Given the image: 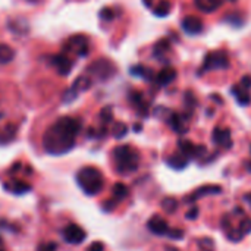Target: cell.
<instances>
[{"label": "cell", "mask_w": 251, "mask_h": 251, "mask_svg": "<svg viewBox=\"0 0 251 251\" xmlns=\"http://www.w3.org/2000/svg\"><path fill=\"white\" fill-rule=\"evenodd\" d=\"M169 238H172V240H181L185 234H184V231L182 229H179V228H175V229H169V232L166 234Z\"/></svg>", "instance_id": "obj_32"}, {"label": "cell", "mask_w": 251, "mask_h": 251, "mask_svg": "<svg viewBox=\"0 0 251 251\" xmlns=\"http://www.w3.org/2000/svg\"><path fill=\"white\" fill-rule=\"evenodd\" d=\"M229 1H235V0H229Z\"/></svg>", "instance_id": "obj_45"}, {"label": "cell", "mask_w": 251, "mask_h": 251, "mask_svg": "<svg viewBox=\"0 0 251 251\" xmlns=\"http://www.w3.org/2000/svg\"><path fill=\"white\" fill-rule=\"evenodd\" d=\"M168 124H169V125H171V128H172L175 132H178V134H185V132L188 131L185 116H182V115L171 113V118L168 119Z\"/></svg>", "instance_id": "obj_14"}, {"label": "cell", "mask_w": 251, "mask_h": 251, "mask_svg": "<svg viewBox=\"0 0 251 251\" xmlns=\"http://www.w3.org/2000/svg\"><path fill=\"white\" fill-rule=\"evenodd\" d=\"M171 9H172V4L169 0H160L157 6L154 7V15L157 18H165L171 13Z\"/></svg>", "instance_id": "obj_22"}, {"label": "cell", "mask_w": 251, "mask_h": 251, "mask_svg": "<svg viewBox=\"0 0 251 251\" xmlns=\"http://www.w3.org/2000/svg\"><path fill=\"white\" fill-rule=\"evenodd\" d=\"M176 78V71L174 68H165L163 71H160L156 76V84L160 87H166L171 82H174Z\"/></svg>", "instance_id": "obj_15"}, {"label": "cell", "mask_w": 251, "mask_h": 251, "mask_svg": "<svg viewBox=\"0 0 251 251\" xmlns=\"http://www.w3.org/2000/svg\"><path fill=\"white\" fill-rule=\"evenodd\" d=\"M81 131V121L62 116L56 119L43 135V147L51 156H62L71 151L75 146L76 135Z\"/></svg>", "instance_id": "obj_1"}, {"label": "cell", "mask_w": 251, "mask_h": 251, "mask_svg": "<svg viewBox=\"0 0 251 251\" xmlns=\"http://www.w3.org/2000/svg\"><path fill=\"white\" fill-rule=\"evenodd\" d=\"M147 228L150 229V232H153L154 235H166L169 232V226H168V222L159 216H153L149 224H147Z\"/></svg>", "instance_id": "obj_13"}, {"label": "cell", "mask_w": 251, "mask_h": 251, "mask_svg": "<svg viewBox=\"0 0 251 251\" xmlns=\"http://www.w3.org/2000/svg\"><path fill=\"white\" fill-rule=\"evenodd\" d=\"M4 188L16 196H22L28 191H31V185L22 181H13L12 184H4Z\"/></svg>", "instance_id": "obj_19"}, {"label": "cell", "mask_w": 251, "mask_h": 251, "mask_svg": "<svg viewBox=\"0 0 251 251\" xmlns=\"http://www.w3.org/2000/svg\"><path fill=\"white\" fill-rule=\"evenodd\" d=\"M199 213H200V210H199V207L197 206H193L188 212H187V215H185V218L188 219V221H194V219H197V216H199Z\"/></svg>", "instance_id": "obj_34"}, {"label": "cell", "mask_w": 251, "mask_h": 251, "mask_svg": "<svg viewBox=\"0 0 251 251\" xmlns=\"http://www.w3.org/2000/svg\"><path fill=\"white\" fill-rule=\"evenodd\" d=\"M71 50L76 51L78 56H87L88 54V38L84 35H75L68 41Z\"/></svg>", "instance_id": "obj_11"}, {"label": "cell", "mask_w": 251, "mask_h": 251, "mask_svg": "<svg viewBox=\"0 0 251 251\" xmlns=\"http://www.w3.org/2000/svg\"><path fill=\"white\" fill-rule=\"evenodd\" d=\"M63 240L66 241V243H69V244H81L85 238H87V234H85V231L81 228V226H78V225H75V224H71V225H68L65 229H63Z\"/></svg>", "instance_id": "obj_6"}, {"label": "cell", "mask_w": 251, "mask_h": 251, "mask_svg": "<svg viewBox=\"0 0 251 251\" xmlns=\"http://www.w3.org/2000/svg\"><path fill=\"white\" fill-rule=\"evenodd\" d=\"M100 116H101V121H103L104 124L110 122V121H112V107H109V106L104 107V109L101 110Z\"/></svg>", "instance_id": "obj_33"}, {"label": "cell", "mask_w": 251, "mask_h": 251, "mask_svg": "<svg viewBox=\"0 0 251 251\" xmlns=\"http://www.w3.org/2000/svg\"><path fill=\"white\" fill-rule=\"evenodd\" d=\"M178 147H179V151L187 157H200V156L206 154V147L204 146H194L188 140H179Z\"/></svg>", "instance_id": "obj_10"}, {"label": "cell", "mask_w": 251, "mask_h": 251, "mask_svg": "<svg viewBox=\"0 0 251 251\" xmlns=\"http://www.w3.org/2000/svg\"><path fill=\"white\" fill-rule=\"evenodd\" d=\"M151 1H153V0H143V3H144L147 7H151Z\"/></svg>", "instance_id": "obj_40"}, {"label": "cell", "mask_w": 251, "mask_h": 251, "mask_svg": "<svg viewBox=\"0 0 251 251\" xmlns=\"http://www.w3.org/2000/svg\"><path fill=\"white\" fill-rule=\"evenodd\" d=\"M229 68V59L225 50H216V51H210L206 54L203 65L200 68V75L203 72H210V71H219V69H226Z\"/></svg>", "instance_id": "obj_4"}, {"label": "cell", "mask_w": 251, "mask_h": 251, "mask_svg": "<svg viewBox=\"0 0 251 251\" xmlns=\"http://www.w3.org/2000/svg\"><path fill=\"white\" fill-rule=\"evenodd\" d=\"M113 160L119 174H131L138 169L140 154L131 146H118L113 150Z\"/></svg>", "instance_id": "obj_3"}, {"label": "cell", "mask_w": 251, "mask_h": 251, "mask_svg": "<svg viewBox=\"0 0 251 251\" xmlns=\"http://www.w3.org/2000/svg\"><path fill=\"white\" fill-rule=\"evenodd\" d=\"M199 247L203 251H213L215 250V243L212 238H201V240H199Z\"/></svg>", "instance_id": "obj_29"}, {"label": "cell", "mask_w": 251, "mask_h": 251, "mask_svg": "<svg viewBox=\"0 0 251 251\" xmlns=\"http://www.w3.org/2000/svg\"><path fill=\"white\" fill-rule=\"evenodd\" d=\"M0 251H3V250H1V247H0Z\"/></svg>", "instance_id": "obj_46"}, {"label": "cell", "mask_w": 251, "mask_h": 251, "mask_svg": "<svg viewBox=\"0 0 251 251\" xmlns=\"http://www.w3.org/2000/svg\"><path fill=\"white\" fill-rule=\"evenodd\" d=\"M250 151H251V147H250Z\"/></svg>", "instance_id": "obj_47"}, {"label": "cell", "mask_w": 251, "mask_h": 251, "mask_svg": "<svg viewBox=\"0 0 251 251\" xmlns=\"http://www.w3.org/2000/svg\"><path fill=\"white\" fill-rule=\"evenodd\" d=\"M126 132H128V126L125 124H122V122H118L115 125V128H113V137L118 138V140L124 138L126 135Z\"/></svg>", "instance_id": "obj_27"}, {"label": "cell", "mask_w": 251, "mask_h": 251, "mask_svg": "<svg viewBox=\"0 0 251 251\" xmlns=\"http://www.w3.org/2000/svg\"><path fill=\"white\" fill-rule=\"evenodd\" d=\"M88 251H104V244L100 243V241H96V243H93V244L90 246Z\"/></svg>", "instance_id": "obj_36"}, {"label": "cell", "mask_w": 251, "mask_h": 251, "mask_svg": "<svg viewBox=\"0 0 251 251\" xmlns=\"http://www.w3.org/2000/svg\"><path fill=\"white\" fill-rule=\"evenodd\" d=\"M232 94H234V97L237 99V103L240 104V106H243V107H246V106H249L251 101V97L250 94L247 93V90L246 88H243L241 85L240 87H234L232 88Z\"/></svg>", "instance_id": "obj_20"}, {"label": "cell", "mask_w": 251, "mask_h": 251, "mask_svg": "<svg viewBox=\"0 0 251 251\" xmlns=\"http://www.w3.org/2000/svg\"><path fill=\"white\" fill-rule=\"evenodd\" d=\"M50 63L54 66V69L57 71V74H59V75H62V76L69 75V72H71V69H72V66H74V62H72L66 54L51 56Z\"/></svg>", "instance_id": "obj_9"}, {"label": "cell", "mask_w": 251, "mask_h": 251, "mask_svg": "<svg viewBox=\"0 0 251 251\" xmlns=\"http://www.w3.org/2000/svg\"><path fill=\"white\" fill-rule=\"evenodd\" d=\"M240 231L244 234V235H249L251 234V218H244L240 224Z\"/></svg>", "instance_id": "obj_30"}, {"label": "cell", "mask_w": 251, "mask_h": 251, "mask_svg": "<svg viewBox=\"0 0 251 251\" xmlns=\"http://www.w3.org/2000/svg\"><path fill=\"white\" fill-rule=\"evenodd\" d=\"M226 237H228V240L232 241V243H240L246 235H244L240 229H229V231L226 232Z\"/></svg>", "instance_id": "obj_28"}, {"label": "cell", "mask_w": 251, "mask_h": 251, "mask_svg": "<svg viewBox=\"0 0 251 251\" xmlns=\"http://www.w3.org/2000/svg\"><path fill=\"white\" fill-rule=\"evenodd\" d=\"M166 163H168V166H171V168L175 169V171H182V169H185L187 165H188V157L184 156V154L179 151V153H176V154L169 156L168 160H166Z\"/></svg>", "instance_id": "obj_16"}, {"label": "cell", "mask_w": 251, "mask_h": 251, "mask_svg": "<svg viewBox=\"0 0 251 251\" xmlns=\"http://www.w3.org/2000/svg\"><path fill=\"white\" fill-rule=\"evenodd\" d=\"M221 193H222V187H219V185H206V187H200L197 191H194L188 200H193V201H194V200H197V199H200V197H203V196L221 194Z\"/></svg>", "instance_id": "obj_18"}, {"label": "cell", "mask_w": 251, "mask_h": 251, "mask_svg": "<svg viewBox=\"0 0 251 251\" xmlns=\"http://www.w3.org/2000/svg\"><path fill=\"white\" fill-rule=\"evenodd\" d=\"M224 0H194L196 7L204 13H212L222 6Z\"/></svg>", "instance_id": "obj_17"}, {"label": "cell", "mask_w": 251, "mask_h": 251, "mask_svg": "<svg viewBox=\"0 0 251 251\" xmlns=\"http://www.w3.org/2000/svg\"><path fill=\"white\" fill-rule=\"evenodd\" d=\"M141 128H143V126H141V124H137V125L134 126V131H135V132H140V131H141Z\"/></svg>", "instance_id": "obj_39"}, {"label": "cell", "mask_w": 251, "mask_h": 251, "mask_svg": "<svg viewBox=\"0 0 251 251\" xmlns=\"http://www.w3.org/2000/svg\"><path fill=\"white\" fill-rule=\"evenodd\" d=\"M1 246H3V243H1V238H0V247H1Z\"/></svg>", "instance_id": "obj_44"}, {"label": "cell", "mask_w": 251, "mask_h": 251, "mask_svg": "<svg viewBox=\"0 0 251 251\" xmlns=\"http://www.w3.org/2000/svg\"><path fill=\"white\" fill-rule=\"evenodd\" d=\"M129 72H131V75H134V76H140V78H143V79H147V81H150V79H151V69H149V68H144L143 65H135V66H131Z\"/></svg>", "instance_id": "obj_23"}, {"label": "cell", "mask_w": 251, "mask_h": 251, "mask_svg": "<svg viewBox=\"0 0 251 251\" xmlns=\"http://www.w3.org/2000/svg\"><path fill=\"white\" fill-rule=\"evenodd\" d=\"M103 206H104L103 209H104L106 212H110V210H113V209H115V201H106Z\"/></svg>", "instance_id": "obj_38"}, {"label": "cell", "mask_w": 251, "mask_h": 251, "mask_svg": "<svg viewBox=\"0 0 251 251\" xmlns=\"http://www.w3.org/2000/svg\"><path fill=\"white\" fill-rule=\"evenodd\" d=\"M162 207H163L165 212L174 213V212H176V209H178V201H176L174 197H166V199L162 200Z\"/></svg>", "instance_id": "obj_25"}, {"label": "cell", "mask_w": 251, "mask_h": 251, "mask_svg": "<svg viewBox=\"0 0 251 251\" xmlns=\"http://www.w3.org/2000/svg\"><path fill=\"white\" fill-rule=\"evenodd\" d=\"M247 169H249V171L251 172V162H250V163H247Z\"/></svg>", "instance_id": "obj_42"}, {"label": "cell", "mask_w": 251, "mask_h": 251, "mask_svg": "<svg viewBox=\"0 0 251 251\" xmlns=\"http://www.w3.org/2000/svg\"><path fill=\"white\" fill-rule=\"evenodd\" d=\"M87 72L96 78H99L100 81H106L110 76H113L115 74V65L112 62H109L107 59H99L96 62H93L88 68Z\"/></svg>", "instance_id": "obj_5"}, {"label": "cell", "mask_w": 251, "mask_h": 251, "mask_svg": "<svg viewBox=\"0 0 251 251\" xmlns=\"http://www.w3.org/2000/svg\"><path fill=\"white\" fill-rule=\"evenodd\" d=\"M15 57V50L7 44H0V65L10 63Z\"/></svg>", "instance_id": "obj_21"}, {"label": "cell", "mask_w": 251, "mask_h": 251, "mask_svg": "<svg viewBox=\"0 0 251 251\" xmlns=\"http://www.w3.org/2000/svg\"><path fill=\"white\" fill-rule=\"evenodd\" d=\"M38 251H56V244H44L38 249Z\"/></svg>", "instance_id": "obj_37"}, {"label": "cell", "mask_w": 251, "mask_h": 251, "mask_svg": "<svg viewBox=\"0 0 251 251\" xmlns=\"http://www.w3.org/2000/svg\"><path fill=\"white\" fill-rule=\"evenodd\" d=\"M213 143L215 144H219V146H224L225 149H231L232 147V141H231V129L228 128H215L213 131Z\"/></svg>", "instance_id": "obj_12"}, {"label": "cell", "mask_w": 251, "mask_h": 251, "mask_svg": "<svg viewBox=\"0 0 251 251\" xmlns=\"http://www.w3.org/2000/svg\"><path fill=\"white\" fill-rule=\"evenodd\" d=\"M246 201H249V204L251 206V193H250V194H247V196H246Z\"/></svg>", "instance_id": "obj_41"}, {"label": "cell", "mask_w": 251, "mask_h": 251, "mask_svg": "<svg viewBox=\"0 0 251 251\" xmlns=\"http://www.w3.org/2000/svg\"><path fill=\"white\" fill-rule=\"evenodd\" d=\"M240 85L246 90H250L251 88V76L250 75H244L240 81Z\"/></svg>", "instance_id": "obj_35"}, {"label": "cell", "mask_w": 251, "mask_h": 251, "mask_svg": "<svg viewBox=\"0 0 251 251\" xmlns=\"http://www.w3.org/2000/svg\"><path fill=\"white\" fill-rule=\"evenodd\" d=\"M90 85H91V79H90V78H87V76H79V78L74 82V85L66 91L65 101H72V100H75V99L78 97V94H81L82 91L88 90Z\"/></svg>", "instance_id": "obj_7"}, {"label": "cell", "mask_w": 251, "mask_h": 251, "mask_svg": "<svg viewBox=\"0 0 251 251\" xmlns=\"http://www.w3.org/2000/svg\"><path fill=\"white\" fill-rule=\"evenodd\" d=\"M76 182L87 196H97L104 185V178L97 168L85 166L78 171Z\"/></svg>", "instance_id": "obj_2"}, {"label": "cell", "mask_w": 251, "mask_h": 251, "mask_svg": "<svg viewBox=\"0 0 251 251\" xmlns=\"http://www.w3.org/2000/svg\"><path fill=\"white\" fill-rule=\"evenodd\" d=\"M168 251H178V249H166Z\"/></svg>", "instance_id": "obj_43"}, {"label": "cell", "mask_w": 251, "mask_h": 251, "mask_svg": "<svg viewBox=\"0 0 251 251\" xmlns=\"http://www.w3.org/2000/svg\"><path fill=\"white\" fill-rule=\"evenodd\" d=\"M128 187L122 182H118L113 185V197L116 200H124L125 197H128Z\"/></svg>", "instance_id": "obj_24"}, {"label": "cell", "mask_w": 251, "mask_h": 251, "mask_svg": "<svg viewBox=\"0 0 251 251\" xmlns=\"http://www.w3.org/2000/svg\"><path fill=\"white\" fill-rule=\"evenodd\" d=\"M181 26L184 29L185 34L188 35H199L201 31H203V22L199 16H194V15H190V16H185L181 22Z\"/></svg>", "instance_id": "obj_8"}, {"label": "cell", "mask_w": 251, "mask_h": 251, "mask_svg": "<svg viewBox=\"0 0 251 251\" xmlns=\"http://www.w3.org/2000/svg\"><path fill=\"white\" fill-rule=\"evenodd\" d=\"M169 47H171V44H169V41L168 40H160L157 44H156V47H154V56H157V57H160L163 53H166L168 50H169Z\"/></svg>", "instance_id": "obj_26"}, {"label": "cell", "mask_w": 251, "mask_h": 251, "mask_svg": "<svg viewBox=\"0 0 251 251\" xmlns=\"http://www.w3.org/2000/svg\"><path fill=\"white\" fill-rule=\"evenodd\" d=\"M100 18H101L103 21H112V19L115 18V13H113V10H112V9L104 7V9H101V10H100Z\"/></svg>", "instance_id": "obj_31"}]
</instances>
